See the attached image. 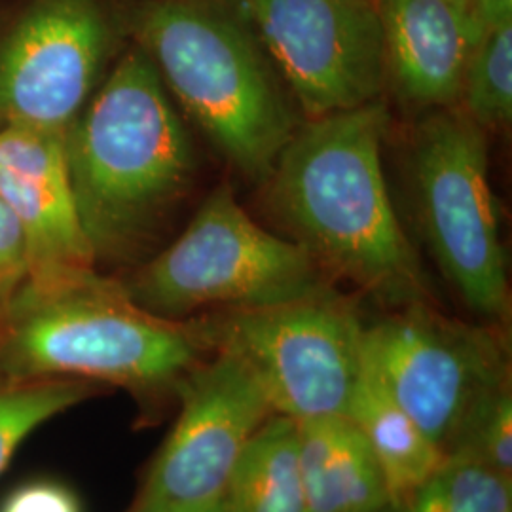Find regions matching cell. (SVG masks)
<instances>
[{
    "instance_id": "3957f363",
    "label": "cell",
    "mask_w": 512,
    "mask_h": 512,
    "mask_svg": "<svg viewBox=\"0 0 512 512\" xmlns=\"http://www.w3.org/2000/svg\"><path fill=\"white\" fill-rule=\"evenodd\" d=\"M120 21L220 156L264 183L298 124L236 12L219 0H131Z\"/></svg>"
},
{
    "instance_id": "d6986e66",
    "label": "cell",
    "mask_w": 512,
    "mask_h": 512,
    "mask_svg": "<svg viewBox=\"0 0 512 512\" xmlns=\"http://www.w3.org/2000/svg\"><path fill=\"white\" fill-rule=\"evenodd\" d=\"M97 387L80 380H0V475L37 429L88 401Z\"/></svg>"
},
{
    "instance_id": "ac0fdd59",
    "label": "cell",
    "mask_w": 512,
    "mask_h": 512,
    "mask_svg": "<svg viewBox=\"0 0 512 512\" xmlns=\"http://www.w3.org/2000/svg\"><path fill=\"white\" fill-rule=\"evenodd\" d=\"M459 109L486 133L512 120V23L486 31L467 61Z\"/></svg>"
},
{
    "instance_id": "9c48e42d",
    "label": "cell",
    "mask_w": 512,
    "mask_h": 512,
    "mask_svg": "<svg viewBox=\"0 0 512 512\" xmlns=\"http://www.w3.org/2000/svg\"><path fill=\"white\" fill-rule=\"evenodd\" d=\"M308 120L365 107L387 90L376 0H230Z\"/></svg>"
},
{
    "instance_id": "ba28073f",
    "label": "cell",
    "mask_w": 512,
    "mask_h": 512,
    "mask_svg": "<svg viewBox=\"0 0 512 512\" xmlns=\"http://www.w3.org/2000/svg\"><path fill=\"white\" fill-rule=\"evenodd\" d=\"M363 365L444 458L476 404L512 382L509 330L408 304L366 321Z\"/></svg>"
},
{
    "instance_id": "7a4b0ae2",
    "label": "cell",
    "mask_w": 512,
    "mask_h": 512,
    "mask_svg": "<svg viewBox=\"0 0 512 512\" xmlns=\"http://www.w3.org/2000/svg\"><path fill=\"white\" fill-rule=\"evenodd\" d=\"M74 200L95 256L126 255L188 192L196 158L162 76L137 44L65 131Z\"/></svg>"
},
{
    "instance_id": "4fadbf2b",
    "label": "cell",
    "mask_w": 512,
    "mask_h": 512,
    "mask_svg": "<svg viewBox=\"0 0 512 512\" xmlns=\"http://www.w3.org/2000/svg\"><path fill=\"white\" fill-rule=\"evenodd\" d=\"M387 88L406 107H456L463 73L484 35L469 0H376Z\"/></svg>"
},
{
    "instance_id": "5bb4252c",
    "label": "cell",
    "mask_w": 512,
    "mask_h": 512,
    "mask_svg": "<svg viewBox=\"0 0 512 512\" xmlns=\"http://www.w3.org/2000/svg\"><path fill=\"white\" fill-rule=\"evenodd\" d=\"M298 463L308 512H382L384 473L346 416L296 421Z\"/></svg>"
},
{
    "instance_id": "8fae6325",
    "label": "cell",
    "mask_w": 512,
    "mask_h": 512,
    "mask_svg": "<svg viewBox=\"0 0 512 512\" xmlns=\"http://www.w3.org/2000/svg\"><path fill=\"white\" fill-rule=\"evenodd\" d=\"M112 42L101 0H33L0 40V126L65 133Z\"/></svg>"
},
{
    "instance_id": "8992f818",
    "label": "cell",
    "mask_w": 512,
    "mask_h": 512,
    "mask_svg": "<svg viewBox=\"0 0 512 512\" xmlns=\"http://www.w3.org/2000/svg\"><path fill=\"white\" fill-rule=\"evenodd\" d=\"M408 164L423 238L440 272L478 323L509 330L511 287L488 133L458 105L429 110L414 129Z\"/></svg>"
},
{
    "instance_id": "7c38bea8",
    "label": "cell",
    "mask_w": 512,
    "mask_h": 512,
    "mask_svg": "<svg viewBox=\"0 0 512 512\" xmlns=\"http://www.w3.org/2000/svg\"><path fill=\"white\" fill-rule=\"evenodd\" d=\"M0 194L25 247L27 279L19 293H55L97 275L74 200L65 133L0 126Z\"/></svg>"
},
{
    "instance_id": "5b68a950",
    "label": "cell",
    "mask_w": 512,
    "mask_h": 512,
    "mask_svg": "<svg viewBox=\"0 0 512 512\" xmlns=\"http://www.w3.org/2000/svg\"><path fill=\"white\" fill-rule=\"evenodd\" d=\"M120 285L148 313L188 321L291 302L334 283L300 245L256 224L222 184L181 238Z\"/></svg>"
},
{
    "instance_id": "6da1fadb",
    "label": "cell",
    "mask_w": 512,
    "mask_h": 512,
    "mask_svg": "<svg viewBox=\"0 0 512 512\" xmlns=\"http://www.w3.org/2000/svg\"><path fill=\"white\" fill-rule=\"evenodd\" d=\"M387 122L382 99L308 120L262 184L281 228L332 283L395 310L435 302V293L385 184Z\"/></svg>"
},
{
    "instance_id": "9a60e30c",
    "label": "cell",
    "mask_w": 512,
    "mask_h": 512,
    "mask_svg": "<svg viewBox=\"0 0 512 512\" xmlns=\"http://www.w3.org/2000/svg\"><path fill=\"white\" fill-rule=\"evenodd\" d=\"M346 418L378 461L391 495L389 501L414 488L442 461L439 448L365 365Z\"/></svg>"
},
{
    "instance_id": "2e32d148",
    "label": "cell",
    "mask_w": 512,
    "mask_h": 512,
    "mask_svg": "<svg viewBox=\"0 0 512 512\" xmlns=\"http://www.w3.org/2000/svg\"><path fill=\"white\" fill-rule=\"evenodd\" d=\"M222 512H308L296 421L274 414L256 431L226 486Z\"/></svg>"
},
{
    "instance_id": "ffe728a7",
    "label": "cell",
    "mask_w": 512,
    "mask_h": 512,
    "mask_svg": "<svg viewBox=\"0 0 512 512\" xmlns=\"http://www.w3.org/2000/svg\"><path fill=\"white\" fill-rule=\"evenodd\" d=\"M444 458L473 459L512 476V382L499 385L476 404Z\"/></svg>"
},
{
    "instance_id": "603a6c76",
    "label": "cell",
    "mask_w": 512,
    "mask_h": 512,
    "mask_svg": "<svg viewBox=\"0 0 512 512\" xmlns=\"http://www.w3.org/2000/svg\"><path fill=\"white\" fill-rule=\"evenodd\" d=\"M469 6L482 33L512 23V0H469Z\"/></svg>"
},
{
    "instance_id": "277c9868",
    "label": "cell",
    "mask_w": 512,
    "mask_h": 512,
    "mask_svg": "<svg viewBox=\"0 0 512 512\" xmlns=\"http://www.w3.org/2000/svg\"><path fill=\"white\" fill-rule=\"evenodd\" d=\"M207 355L190 319L156 317L99 274L55 293H19L0 321V380L116 385L154 414L175 404Z\"/></svg>"
},
{
    "instance_id": "e0dca14e",
    "label": "cell",
    "mask_w": 512,
    "mask_h": 512,
    "mask_svg": "<svg viewBox=\"0 0 512 512\" xmlns=\"http://www.w3.org/2000/svg\"><path fill=\"white\" fill-rule=\"evenodd\" d=\"M382 512H512V476L473 459L442 458Z\"/></svg>"
},
{
    "instance_id": "7402d4cb",
    "label": "cell",
    "mask_w": 512,
    "mask_h": 512,
    "mask_svg": "<svg viewBox=\"0 0 512 512\" xmlns=\"http://www.w3.org/2000/svg\"><path fill=\"white\" fill-rule=\"evenodd\" d=\"M0 512H84L71 486L54 478H33L0 501Z\"/></svg>"
},
{
    "instance_id": "cb8c5ba5",
    "label": "cell",
    "mask_w": 512,
    "mask_h": 512,
    "mask_svg": "<svg viewBox=\"0 0 512 512\" xmlns=\"http://www.w3.org/2000/svg\"><path fill=\"white\" fill-rule=\"evenodd\" d=\"M209 512H222V505H220L219 509H215V511H209Z\"/></svg>"
},
{
    "instance_id": "d4e9b609",
    "label": "cell",
    "mask_w": 512,
    "mask_h": 512,
    "mask_svg": "<svg viewBox=\"0 0 512 512\" xmlns=\"http://www.w3.org/2000/svg\"><path fill=\"white\" fill-rule=\"evenodd\" d=\"M219 2H224V4H228V2H230V0H219Z\"/></svg>"
},
{
    "instance_id": "52a82bcc",
    "label": "cell",
    "mask_w": 512,
    "mask_h": 512,
    "mask_svg": "<svg viewBox=\"0 0 512 512\" xmlns=\"http://www.w3.org/2000/svg\"><path fill=\"white\" fill-rule=\"evenodd\" d=\"M209 353L249 368L277 416H346L363 372L366 319L334 285L291 302L190 319Z\"/></svg>"
},
{
    "instance_id": "30bf717a",
    "label": "cell",
    "mask_w": 512,
    "mask_h": 512,
    "mask_svg": "<svg viewBox=\"0 0 512 512\" xmlns=\"http://www.w3.org/2000/svg\"><path fill=\"white\" fill-rule=\"evenodd\" d=\"M175 406V423L126 512L219 509L241 454L274 416L249 368L220 351L184 376Z\"/></svg>"
},
{
    "instance_id": "44dd1931",
    "label": "cell",
    "mask_w": 512,
    "mask_h": 512,
    "mask_svg": "<svg viewBox=\"0 0 512 512\" xmlns=\"http://www.w3.org/2000/svg\"><path fill=\"white\" fill-rule=\"evenodd\" d=\"M27 279L25 247L16 217L0 194V321Z\"/></svg>"
}]
</instances>
